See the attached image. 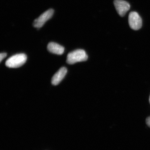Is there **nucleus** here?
Returning <instances> with one entry per match:
<instances>
[{
  "label": "nucleus",
  "instance_id": "obj_1",
  "mask_svg": "<svg viewBox=\"0 0 150 150\" xmlns=\"http://www.w3.org/2000/svg\"><path fill=\"white\" fill-rule=\"evenodd\" d=\"M87 59L88 56L84 50L77 49L68 54L67 62L69 64H74L78 62H84Z\"/></svg>",
  "mask_w": 150,
  "mask_h": 150
},
{
  "label": "nucleus",
  "instance_id": "obj_2",
  "mask_svg": "<svg viewBox=\"0 0 150 150\" xmlns=\"http://www.w3.org/2000/svg\"><path fill=\"white\" fill-rule=\"evenodd\" d=\"M27 56L24 54H16L7 60L6 65L10 68H17L21 67L26 62Z\"/></svg>",
  "mask_w": 150,
  "mask_h": 150
},
{
  "label": "nucleus",
  "instance_id": "obj_3",
  "mask_svg": "<svg viewBox=\"0 0 150 150\" xmlns=\"http://www.w3.org/2000/svg\"><path fill=\"white\" fill-rule=\"evenodd\" d=\"M54 10L50 9L42 13L38 18H36L33 22V25L36 28H40L44 25L45 23L53 16Z\"/></svg>",
  "mask_w": 150,
  "mask_h": 150
},
{
  "label": "nucleus",
  "instance_id": "obj_4",
  "mask_svg": "<svg viewBox=\"0 0 150 150\" xmlns=\"http://www.w3.org/2000/svg\"><path fill=\"white\" fill-rule=\"evenodd\" d=\"M130 27L134 30H138L142 27V20L139 15L136 12H131L129 16Z\"/></svg>",
  "mask_w": 150,
  "mask_h": 150
},
{
  "label": "nucleus",
  "instance_id": "obj_5",
  "mask_svg": "<svg viewBox=\"0 0 150 150\" xmlns=\"http://www.w3.org/2000/svg\"><path fill=\"white\" fill-rule=\"evenodd\" d=\"M114 5L118 14L121 16H124L130 8L129 3L123 0H115Z\"/></svg>",
  "mask_w": 150,
  "mask_h": 150
},
{
  "label": "nucleus",
  "instance_id": "obj_6",
  "mask_svg": "<svg viewBox=\"0 0 150 150\" xmlns=\"http://www.w3.org/2000/svg\"><path fill=\"white\" fill-rule=\"evenodd\" d=\"M67 70L66 67H63L60 69L53 76L51 80V83L54 86L59 84L67 74Z\"/></svg>",
  "mask_w": 150,
  "mask_h": 150
},
{
  "label": "nucleus",
  "instance_id": "obj_7",
  "mask_svg": "<svg viewBox=\"0 0 150 150\" xmlns=\"http://www.w3.org/2000/svg\"><path fill=\"white\" fill-rule=\"evenodd\" d=\"M47 48L49 52L57 55H62L64 51V48L63 46L54 42L48 43Z\"/></svg>",
  "mask_w": 150,
  "mask_h": 150
},
{
  "label": "nucleus",
  "instance_id": "obj_8",
  "mask_svg": "<svg viewBox=\"0 0 150 150\" xmlns=\"http://www.w3.org/2000/svg\"><path fill=\"white\" fill-rule=\"evenodd\" d=\"M6 56L7 54L6 53H1V54H0V62H1L3 59L6 58Z\"/></svg>",
  "mask_w": 150,
  "mask_h": 150
},
{
  "label": "nucleus",
  "instance_id": "obj_9",
  "mask_svg": "<svg viewBox=\"0 0 150 150\" xmlns=\"http://www.w3.org/2000/svg\"><path fill=\"white\" fill-rule=\"evenodd\" d=\"M146 123L148 126L150 127V116L147 118L146 120Z\"/></svg>",
  "mask_w": 150,
  "mask_h": 150
},
{
  "label": "nucleus",
  "instance_id": "obj_10",
  "mask_svg": "<svg viewBox=\"0 0 150 150\" xmlns=\"http://www.w3.org/2000/svg\"><path fill=\"white\" fill-rule=\"evenodd\" d=\"M149 102L150 103V97H149Z\"/></svg>",
  "mask_w": 150,
  "mask_h": 150
},
{
  "label": "nucleus",
  "instance_id": "obj_11",
  "mask_svg": "<svg viewBox=\"0 0 150 150\" xmlns=\"http://www.w3.org/2000/svg\"></svg>",
  "mask_w": 150,
  "mask_h": 150
}]
</instances>
